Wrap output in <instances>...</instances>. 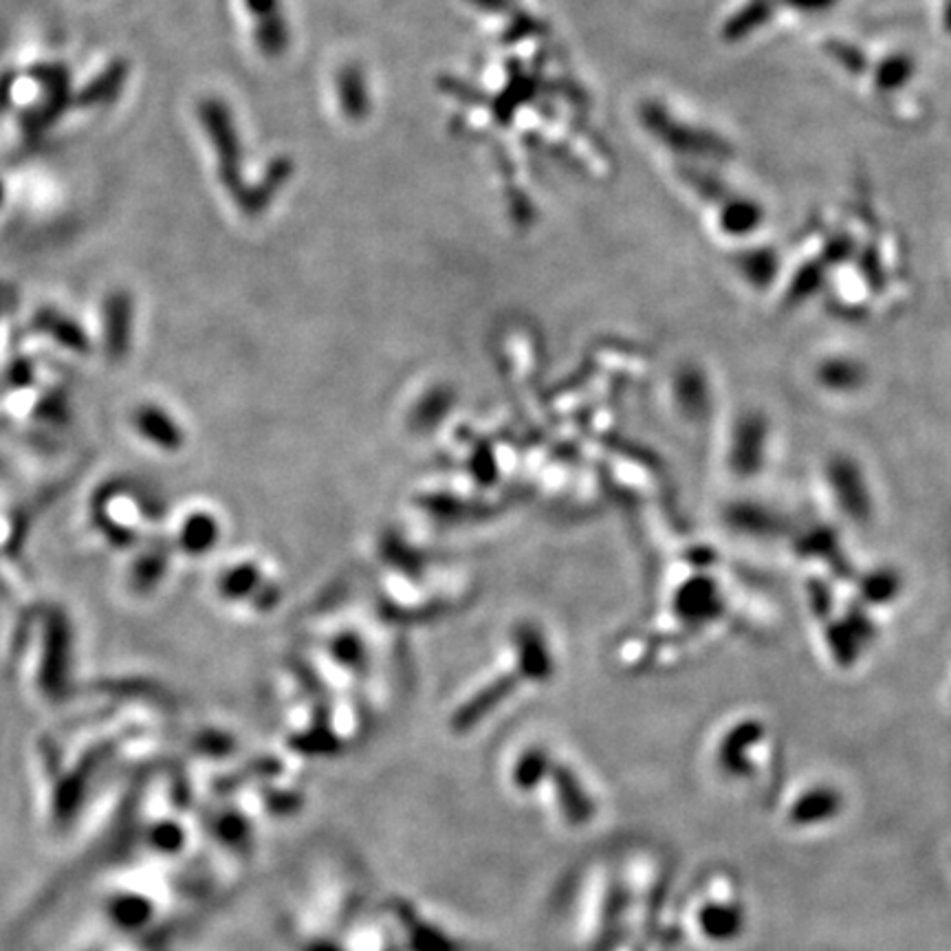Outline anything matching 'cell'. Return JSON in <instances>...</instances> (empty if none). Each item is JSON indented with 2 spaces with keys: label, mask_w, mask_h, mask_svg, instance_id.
I'll return each instance as SVG.
<instances>
[{
  "label": "cell",
  "mask_w": 951,
  "mask_h": 951,
  "mask_svg": "<svg viewBox=\"0 0 951 951\" xmlns=\"http://www.w3.org/2000/svg\"><path fill=\"white\" fill-rule=\"evenodd\" d=\"M71 84V67L38 47L0 71V111L20 143L38 145L64 124Z\"/></svg>",
  "instance_id": "1"
},
{
  "label": "cell",
  "mask_w": 951,
  "mask_h": 951,
  "mask_svg": "<svg viewBox=\"0 0 951 951\" xmlns=\"http://www.w3.org/2000/svg\"><path fill=\"white\" fill-rule=\"evenodd\" d=\"M129 78V62L120 55H100L82 71H73L71 100L67 122L87 124L91 118L102 115L120 98Z\"/></svg>",
  "instance_id": "2"
},
{
  "label": "cell",
  "mask_w": 951,
  "mask_h": 951,
  "mask_svg": "<svg viewBox=\"0 0 951 951\" xmlns=\"http://www.w3.org/2000/svg\"><path fill=\"white\" fill-rule=\"evenodd\" d=\"M700 923H702V932L716 941H727L731 937H736V932L742 925V917H738L736 910L731 908H707L700 914Z\"/></svg>",
  "instance_id": "3"
},
{
  "label": "cell",
  "mask_w": 951,
  "mask_h": 951,
  "mask_svg": "<svg viewBox=\"0 0 951 951\" xmlns=\"http://www.w3.org/2000/svg\"><path fill=\"white\" fill-rule=\"evenodd\" d=\"M837 809H839V798L832 791H826V789L819 791L817 789L798 802V807L793 809V819L802 821V823L830 819Z\"/></svg>",
  "instance_id": "4"
},
{
  "label": "cell",
  "mask_w": 951,
  "mask_h": 951,
  "mask_svg": "<svg viewBox=\"0 0 951 951\" xmlns=\"http://www.w3.org/2000/svg\"><path fill=\"white\" fill-rule=\"evenodd\" d=\"M7 194H9V190H7L4 181L0 179V208H2V205H4V201H7Z\"/></svg>",
  "instance_id": "5"
}]
</instances>
